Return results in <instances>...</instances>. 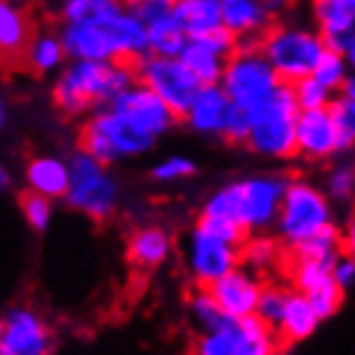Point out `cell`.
<instances>
[{
    "label": "cell",
    "instance_id": "obj_1",
    "mask_svg": "<svg viewBox=\"0 0 355 355\" xmlns=\"http://www.w3.org/2000/svg\"><path fill=\"white\" fill-rule=\"evenodd\" d=\"M137 83L132 62H72L67 60L57 75L52 98L57 108L67 116H85L96 108H103L121 90Z\"/></svg>",
    "mask_w": 355,
    "mask_h": 355
},
{
    "label": "cell",
    "instance_id": "obj_2",
    "mask_svg": "<svg viewBox=\"0 0 355 355\" xmlns=\"http://www.w3.org/2000/svg\"><path fill=\"white\" fill-rule=\"evenodd\" d=\"M155 142H157L155 137L129 124L111 106L90 111L80 129V150L106 168L121 160L142 157L155 147Z\"/></svg>",
    "mask_w": 355,
    "mask_h": 355
},
{
    "label": "cell",
    "instance_id": "obj_3",
    "mask_svg": "<svg viewBox=\"0 0 355 355\" xmlns=\"http://www.w3.org/2000/svg\"><path fill=\"white\" fill-rule=\"evenodd\" d=\"M332 224H338L335 222V204L324 196V191L302 178L288 180L273 224L278 240L288 250H296L302 242L324 232Z\"/></svg>",
    "mask_w": 355,
    "mask_h": 355
},
{
    "label": "cell",
    "instance_id": "obj_4",
    "mask_svg": "<svg viewBox=\"0 0 355 355\" xmlns=\"http://www.w3.org/2000/svg\"><path fill=\"white\" fill-rule=\"evenodd\" d=\"M296 119L299 106L291 96V88H281L266 103L250 111V134L245 144L268 160H288L296 155Z\"/></svg>",
    "mask_w": 355,
    "mask_h": 355
},
{
    "label": "cell",
    "instance_id": "obj_5",
    "mask_svg": "<svg viewBox=\"0 0 355 355\" xmlns=\"http://www.w3.org/2000/svg\"><path fill=\"white\" fill-rule=\"evenodd\" d=\"M258 39H240L237 49L227 57L222 78H219V88L230 98L232 106L248 108V111L266 103L281 88L278 75L260 54Z\"/></svg>",
    "mask_w": 355,
    "mask_h": 355
},
{
    "label": "cell",
    "instance_id": "obj_6",
    "mask_svg": "<svg viewBox=\"0 0 355 355\" xmlns=\"http://www.w3.org/2000/svg\"><path fill=\"white\" fill-rule=\"evenodd\" d=\"M258 49L286 85L309 78L320 57L327 52L320 31L304 26H268L258 39Z\"/></svg>",
    "mask_w": 355,
    "mask_h": 355
},
{
    "label": "cell",
    "instance_id": "obj_7",
    "mask_svg": "<svg viewBox=\"0 0 355 355\" xmlns=\"http://www.w3.org/2000/svg\"><path fill=\"white\" fill-rule=\"evenodd\" d=\"M67 170H70V183H67V193H64L67 206L93 222L111 219L119 209L121 191L106 165H101L80 150L67 160Z\"/></svg>",
    "mask_w": 355,
    "mask_h": 355
},
{
    "label": "cell",
    "instance_id": "obj_8",
    "mask_svg": "<svg viewBox=\"0 0 355 355\" xmlns=\"http://www.w3.org/2000/svg\"><path fill=\"white\" fill-rule=\"evenodd\" d=\"M281 340L258 317L227 320L219 329L201 332L191 355H275Z\"/></svg>",
    "mask_w": 355,
    "mask_h": 355
},
{
    "label": "cell",
    "instance_id": "obj_9",
    "mask_svg": "<svg viewBox=\"0 0 355 355\" xmlns=\"http://www.w3.org/2000/svg\"><path fill=\"white\" fill-rule=\"evenodd\" d=\"M288 180L291 178L281 175V173H260V175L232 180L237 214H240L242 230L248 234L273 230Z\"/></svg>",
    "mask_w": 355,
    "mask_h": 355
},
{
    "label": "cell",
    "instance_id": "obj_10",
    "mask_svg": "<svg viewBox=\"0 0 355 355\" xmlns=\"http://www.w3.org/2000/svg\"><path fill=\"white\" fill-rule=\"evenodd\" d=\"M183 260L188 275L201 288H209L214 281L240 266V245L216 234L206 224L196 222L183 242Z\"/></svg>",
    "mask_w": 355,
    "mask_h": 355
},
{
    "label": "cell",
    "instance_id": "obj_11",
    "mask_svg": "<svg viewBox=\"0 0 355 355\" xmlns=\"http://www.w3.org/2000/svg\"><path fill=\"white\" fill-rule=\"evenodd\" d=\"M134 72H137V83L150 88L178 119L186 114L196 90L201 88V83L196 80L178 57L147 54V57H142L139 62L134 64Z\"/></svg>",
    "mask_w": 355,
    "mask_h": 355
},
{
    "label": "cell",
    "instance_id": "obj_12",
    "mask_svg": "<svg viewBox=\"0 0 355 355\" xmlns=\"http://www.w3.org/2000/svg\"><path fill=\"white\" fill-rule=\"evenodd\" d=\"M52 350L54 332L34 306L18 304L3 314L0 355H52Z\"/></svg>",
    "mask_w": 355,
    "mask_h": 355
},
{
    "label": "cell",
    "instance_id": "obj_13",
    "mask_svg": "<svg viewBox=\"0 0 355 355\" xmlns=\"http://www.w3.org/2000/svg\"><path fill=\"white\" fill-rule=\"evenodd\" d=\"M108 106L114 108L116 114L124 116L129 124L142 129L144 134H150L155 139H160L162 134H168L178 121V116L150 88H144L142 83H132Z\"/></svg>",
    "mask_w": 355,
    "mask_h": 355
},
{
    "label": "cell",
    "instance_id": "obj_14",
    "mask_svg": "<svg viewBox=\"0 0 355 355\" xmlns=\"http://www.w3.org/2000/svg\"><path fill=\"white\" fill-rule=\"evenodd\" d=\"M237 49V39L227 28H214L204 36L188 39L183 52L178 54V60L186 64L188 72L193 75L201 85H214L219 83L227 57Z\"/></svg>",
    "mask_w": 355,
    "mask_h": 355
},
{
    "label": "cell",
    "instance_id": "obj_15",
    "mask_svg": "<svg viewBox=\"0 0 355 355\" xmlns=\"http://www.w3.org/2000/svg\"><path fill=\"white\" fill-rule=\"evenodd\" d=\"M311 13L317 21L322 42L329 52L355 60V0H311Z\"/></svg>",
    "mask_w": 355,
    "mask_h": 355
},
{
    "label": "cell",
    "instance_id": "obj_16",
    "mask_svg": "<svg viewBox=\"0 0 355 355\" xmlns=\"http://www.w3.org/2000/svg\"><path fill=\"white\" fill-rule=\"evenodd\" d=\"M260 291H263V281L255 273L245 270L242 266L232 268L230 273H224L219 281H214L209 286V293L214 296V302L219 304V309L230 320L255 317Z\"/></svg>",
    "mask_w": 355,
    "mask_h": 355
},
{
    "label": "cell",
    "instance_id": "obj_17",
    "mask_svg": "<svg viewBox=\"0 0 355 355\" xmlns=\"http://www.w3.org/2000/svg\"><path fill=\"white\" fill-rule=\"evenodd\" d=\"M296 155H302L311 162H324L340 155L338 134H335L327 108L299 111V119H296Z\"/></svg>",
    "mask_w": 355,
    "mask_h": 355
},
{
    "label": "cell",
    "instance_id": "obj_18",
    "mask_svg": "<svg viewBox=\"0 0 355 355\" xmlns=\"http://www.w3.org/2000/svg\"><path fill=\"white\" fill-rule=\"evenodd\" d=\"M60 42H62L64 57L72 62H111V60H116L108 26L62 24Z\"/></svg>",
    "mask_w": 355,
    "mask_h": 355
},
{
    "label": "cell",
    "instance_id": "obj_19",
    "mask_svg": "<svg viewBox=\"0 0 355 355\" xmlns=\"http://www.w3.org/2000/svg\"><path fill=\"white\" fill-rule=\"evenodd\" d=\"M227 108H230V98L224 96L219 83L201 85V88L196 90L193 101L188 103L186 114L180 116V119H186L188 129L196 132L198 137H219Z\"/></svg>",
    "mask_w": 355,
    "mask_h": 355
},
{
    "label": "cell",
    "instance_id": "obj_20",
    "mask_svg": "<svg viewBox=\"0 0 355 355\" xmlns=\"http://www.w3.org/2000/svg\"><path fill=\"white\" fill-rule=\"evenodd\" d=\"M34 34L28 10L18 0H0V62H18Z\"/></svg>",
    "mask_w": 355,
    "mask_h": 355
},
{
    "label": "cell",
    "instance_id": "obj_21",
    "mask_svg": "<svg viewBox=\"0 0 355 355\" xmlns=\"http://www.w3.org/2000/svg\"><path fill=\"white\" fill-rule=\"evenodd\" d=\"M222 28H227L237 42L258 39L270 26V13L266 0H219Z\"/></svg>",
    "mask_w": 355,
    "mask_h": 355
},
{
    "label": "cell",
    "instance_id": "obj_22",
    "mask_svg": "<svg viewBox=\"0 0 355 355\" xmlns=\"http://www.w3.org/2000/svg\"><path fill=\"white\" fill-rule=\"evenodd\" d=\"M26 188L39 196H46L49 201L64 198L67 193V183H70V170L67 160L54 157V155H36L26 165Z\"/></svg>",
    "mask_w": 355,
    "mask_h": 355
},
{
    "label": "cell",
    "instance_id": "obj_23",
    "mask_svg": "<svg viewBox=\"0 0 355 355\" xmlns=\"http://www.w3.org/2000/svg\"><path fill=\"white\" fill-rule=\"evenodd\" d=\"M129 263L139 270H155L168 263L173 255V240L162 227H139L132 232L126 245Z\"/></svg>",
    "mask_w": 355,
    "mask_h": 355
},
{
    "label": "cell",
    "instance_id": "obj_24",
    "mask_svg": "<svg viewBox=\"0 0 355 355\" xmlns=\"http://www.w3.org/2000/svg\"><path fill=\"white\" fill-rule=\"evenodd\" d=\"M320 327V317L314 314V309L309 306L306 296L302 291H288L281 311V320L275 324V335L281 343H302L309 340Z\"/></svg>",
    "mask_w": 355,
    "mask_h": 355
},
{
    "label": "cell",
    "instance_id": "obj_25",
    "mask_svg": "<svg viewBox=\"0 0 355 355\" xmlns=\"http://www.w3.org/2000/svg\"><path fill=\"white\" fill-rule=\"evenodd\" d=\"M108 34H111V42H114L116 60L137 64L142 57L150 54L147 26L134 13H129V10H124L114 24H108Z\"/></svg>",
    "mask_w": 355,
    "mask_h": 355
},
{
    "label": "cell",
    "instance_id": "obj_26",
    "mask_svg": "<svg viewBox=\"0 0 355 355\" xmlns=\"http://www.w3.org/2000/svg\"><path fill=\"white\" fill-rule=\"evenodd\" d=\"M173 18L183 28L188 39L204 36L214 28L222 26L219 0H175L173 3Z\"/></svg>",
    "mask_w": 355,
    "mask_h": 355
},
{
    "label": "cell",
    "instance_id": "obj_27",
    "mask_svg": "<svg viewBox=\"0 0 355 355\" xmlns=\"http://www.w3.org/2000/svg\"><path fill=\"white\" fill-rule=\"evenodd\" d=\"M21 60L28 64V70L39 72V75L60 72L64 67V62H67L60 34H52V31H42V34L31 36V42L26 44Z\"/></svg>",
    "mask_w": 355,
    "mask_h": 355
},
{
    "label": "cell",
    "instance_id": "obj_28",
    "mask_svg": "<svg viewBox=\"0 0 355 355\" xmlns=\"http://www.w3.org/2000/svg\"><path fill=\"white\" fill-rule=\"evenodd\" d=\"M327 114L332 119L335 134H338V147L340 155L350 152L355 144V80H350L332 96L327 106Z\"/></svg>",
    "mask_w": 355,
    "mask_h": 355
},
{
    "label": "cell",
    "instance_id": "obj_29",
    "mask_svg": "<svg viewBox=\"0 0 355 355\" xmlns=\"http://www.w3.org/2000/svg\"><path fill=\"white\" fill-rule=\"evenodd\" d=\"M126 10L124 0H64L62 21L64 24H93L108 26Z\"/></svg>",
    "mask_w": 355,
    "mask_h": 355
},
{
    "label": "cell",
    "instance_id": "obj_30",
    "mask_svg": "<svg viewBox=\"0 0 355 355\" xmlns=\"http://www.w3.org/2000/svg\"><path fill=\"white\" fill-rule=\"evenodd\" d=\"M281 260V245L275 237H268L263 232L248 234L240 245V266L250 273H268Z\"/></svg>",
    "mask_w": 355,
    "mask_h": 355
},
{
    "label": "cell",
    "instance_id": "obj_31",
    "mask_svg": "<svg viewBox=\"0 0 355 355\" xmlns=\"http://www.w3.org/2000/svg\"><path fill=\"white\" fill-rule=\"evenodd\" d=\"M338 258V255H335ZM335 258H311V255H291V281L293 288L302 293H309L320 286L332 281V263Z\"/></svg>",
    "mask_w": 355,
    "mask_h": 355
},
{
    "label": "cell",
    "instance_id": "obj_32",
    "mask_svg": "<svg viewBox=\"0 0 355 355\" xmlns=\"http://www.w3.org/2000/svg\"><path fill=\"white\" fill-rule=\"evenodd\" d=\"M188 36L183 34V28L178 26V21L170 16H162L157 21L147 24V44H150V54L157 57H178L186 46Z\"/></svg>",
    "mask_w": 355,
    "mask_h": 355
},
{
    "label": "cell",
    "instance_id": "obj_33",
    "mask_svg": "<svg viewBox=\"0 0 355 355\" xmlns=\"http://www.w3.org/2000/svg\"><path fill=\"white\" fill-rule=\"evenodd\" d=\"M188 314H191V322L196 324L198 332H211V329H219L224 322L230 320L219 304L214 302V296L209 293V288H198V291L188 299Z\"/></svg>",
    "mask_w": 355,
    "mask_h": 355
},
{
    "label": "cell",
    "instance_id": "obj_34",
    "mask_svg": "<svg viewBox=\"0 0 355 355\" xmlns=\"http://www.w3.org/2000/svg\"><path fill=\"white\" fill-rule=\"evenodd\" d=\"M311 78L320 83V85H324L329 93H338V90L353 78V64L347 62L345 57H340V54L327 49V52L320 57L317 67L311 70Z\"/></svg>",
    "mask_w": 355,
    "mask_h": 355
},
{
    "label": "cell",
    "instance_id": "obj_35",
    "mask_svg": "<svg viewBox=\"0 0 355 355\" xmlns=\"http://www.w3.org/2000/svg\"><path fill=\"white\" fill-rule=\"evenodd\" d=\"M324 196L332 204H350L355 193V170L350 162H338L335 168H329L327 178H324Z\"/></svg>",
    "mask_w": 355,
    "mask_h": 355
},
{
    "label": "cell",
    "instance_id": "obj_36",
    "mask_svg": "<svg viewBox=\"0 0 355 355\" xmlns=\"http://www.w3.org/2000/svg\"><path fill=\"white\" fill-rule=\"evenodd\" d=\"M291 88V96L293 101H296V106H299V111H317V108H327L329 101H332V96L335 93H329L324 85H320V83L314 80V78H302V80H296L288 85Z\"/></svg>",
    "mask_w": 355,
    "mask_h": 355
},
{
    "label": "cell",
    "instance_id": "obj_37",
    "mask_svg": "<svg viewBox=\"0 0 355 355\" xmlns=\"http://www.w3.org/2000/svg\"><path fill=\"white\" fill-rule=\"evenodd\" d=\"M21 214L26 224L34 232H44L49 224H52L54 216V201H49L46 196H39L34 191H26L21 196Z\"/></svg>",
    "mask_w": 355,
    "mask_h": 355
},
{
    "label": "cell",
    "instance_id": "obj_38",
    "mask_svg": "<svg viewBox=\"0 0 355 355\" xmlns=\"http://www.w3.org/2000/svg\"><path fill=\"white\" fill-rule=\"evenodd\" d=\"M196 175V162L186 155H170V157H162L155 168H152V178L157 183H165V186H173V183H180V180H188V178Z\"/></svg>",
    "mask_w": 355,
    "mask_h": 355
},
{
    "label": "cell",
    "instance_id": "obj_39",
    "mask_svg": "<svg viewBox=\"0 0 355 355\" xmlns=\"http://www.w3.org/2000/svg\"><path fill=\"white\" fill-rule=\"evenodd\" d=\"M288 291L291 288H286V286H263V291L258 296V306H255V317L260 322H266L268 327L275 329V324L281 320V311H284Z\"/></svg>",
    "mask_w": 355,
    "mask_h": 355
},
{
    "label": "cell",
    "instance_id": "obj_40",
    "mask_svg": "<svg viewBox=\"0 0 355 355\" xmlns=\"http://www.w3.org/2000/svg\"><path fill=\"white\" fill-rule=\"evenodd\" d=\"M304 296H306L309 306L314 309V314L320 317V322L335 317V314L340 311V306H343V299H345V293L340 291L332 281L324 284V286H320V288H314V291L304 293Z\"/></svg>",
    "mask_w": 355,
    "mask_h": 355
},
{
    "label": "cell",
    "instance_id": "obj_41",
    "mask_svg": "<svg viewBox=\"0 0 355 355\" xmlns=\"http://www.w3.org/2000/svg\"><path fill=\"white\" fill-rule=\"evenodd\" d=\"M250 134V111L240 106H232L227 108V116H224V124H222V134L230 144H245Z\"/></svg>",
    "mask_w": 355,
    "mask_h": 355
},
{
    "label": "cell",
    "instance_id": "obj_42",
    "mask_svg": "<svg viewBox=\"0 0 355 355\" xmlns=\"http://www.w3.org/2000/svg\"><path fill=\"white\" fill-rule=\"evenodd\" d=\"M124 3H126V10L134 13L147 26V24L157 21V18L170 16L175 0H124Z\"/></svg>",
    "mask_w": 355,
    "mask_h": 355
},
{
    "label": "cell",
    "instance_id": "obj_43",
    "mask_svg": "<svg viewBox=\"0 0 355 355\" xmlns=\"http://www.w3.org/2000/svg\"><path fill=\"white\" fill-rule=\"evenodd\" d=\"M332 284L343 293H347L355 286V260L350 250H343L332 263Z\"/></svg>",
    "mask_w": 355,
    "mask_h": 355
},
{
    "label": "cell",
    "instance_id": "obj_44",
    "mask_svg": "<svg viewBox=\"0 0 355 355\" xmlns=\"http://www.w3.org/2000/svg\"><path fill=\"white\" fill-rule=\"evenodd\" d=\"M8 186H10V173H8V168L0 162V191H6Z\"/></svg>",
    "mask_w": 355,
    "mask_h": 355
},
{
    "label": "cell",
    "instance_id": "obj_45",
    "mask_svg": "<svg viewBox=\"0 0 355 355\" xmlns=\"http://www.w3.org/2000/svg\"><path fill=\"white\" fill-rule=\"evenodd\" d=\"M6 121H8V106H6V98H3V93H0V129L6 126Z\"/></svg>",
    "mask_w": 355,
    "mask_h": 355
},
{
    "label": "cell",
    "instance_id": "obj_46",
    "mask_svg": "<svg viewBox=\"0 0 355 355\" xmlns=\"http://www.w3.org/2000/svg\"><path fill=\"white\" fill-rule=\"evenodd\" d=\"M0 338H3V314H0Z\"/></svg>",
    "mask_w": 355,
    "mask_h": 355
},
{
    "label": "cell",
    "instance_id": "obj_47",
    "mask_svg": "<svg viewBox=\"0 0 355 355\" xmlns=\"http://www.w3.org/2000/svg\"><path fill=\"white\" fill-rule=\"evenodd\" d=\"M275 355H278V353H275Z\"/></svg>",
    "mask_w": 355,
    "mask_h": 355
}]
</instances>
